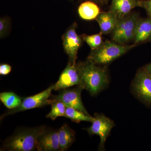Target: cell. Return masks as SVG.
Returning a JSON list of instances; mask_svg holds the SVG:
<instances>
[{
	"label": "cell",
	"mask_w": 151,
	"mask_h": 151,
	"mask_svg": "<svg viewBox=\"0 0 151 151\" xmlns=\"http://www.w3.org/2000/svg\"><path fill=\"white\" fill-rule=\"evenodd\" d=\"M77 66L81 80L79 86L91 95H97L108 86L110 81L106 67L98 66L88 60Z\"/></svg>",
	"instance_id": "1"
},
{
	"label": "cell",
	"mask_w": 151,
	"mask_h": 151,
	"mask_svg": "<svg viewBox=\"0 0 151 151\" xmlns=\"http://www.w3.org/2000/svg\"><path fill=\"white\" fill-rule=\"evenodd\" d=\"M44 126L19 130L6 139L3 150L9 151L37 150V140L46 129Z\"/></svg>",
	"instance_id": "2"
},
{
	"label": "cell",
	"mask_w": 151,
	"mask_h": 151,
	"mask_svg": "<svg viewBox=\"0 0 151 151\" xmlns=\"http://www.w3.org/2000/svg\"><path fill=\"white\" fill-rule=\"evenodd\" d=\"M136 45H125L105 41L98 48L91 50L87 60L98 65H107L134 48Z\"/></svg>",
	"instance_id": "3"
},
{
	"label": "cell",
	"mask_w": 151,
	"mask_h": 151,
	"mask_svg": "<svg viewBox=\"0 0 151 151\" xmlns=\"http://www.w3.org/2000/svg\"><path fill=\"white\" fill-rule=\"evenodd\" d=\"M139 15L137 13L129 14L119 20L112 32V39L119 44L125 45L134 40L135 30Z\"/></svg>",
	"instance_id": "4"
},
{
	"label": "cell",
	"mask_w": 151,
	"mask_h": 151,
	"mask_svg": "<svg viewBox=\"0 0 151 151\" xmlns=\"http://www.w3.org/2000/svg\"><path fill=\"white\" fill-rule=\"evenodd\" d=\"M132 87L137 98L146 106L151 108V75L145 67L137 72Z\"/></svg>",
	"instance_id": "5"
},
{
	"label": "cell",
	"mask_w": 151,
	"mask_h": 151,
	"mask_svg": "<svg viewBox=\"0 0 151 151\" xmlns=\"http://www.w3.org/2000/svg\"><path fill=\"white\" fill-rule=\"evenodd\" d=\"M53 90H54V85H51L38 94L26 97L23 100L21 105L18 108L10 110L2 115L1 120L14 113L51 105L52 101L50 98L51 97L52 91Z\"/></svg>",
	"instance_id": "6"
},
{
	"label": "cell",
	"mask_w": 151,
	"mask_h": 151,
	"mask_svg": "<svg viewBox=\"0 0 151 151\" xmlns=\"http://www.w3.org/2000/svg\"><path fill=\"white\" fill-rule=\"evenodd\" d=\"M94 118L92 125L86 130L90 135H97L100 137L99 150H103L105 142L115 124L113 120L103 114L95 113Z\"/></svg>",
	"instance_id": "7"
},
{
	"label": "cell",
	"mask_w": 151,
	"mask_h": 151,
	"mask_svg": "<svg viewBox=\"0 0 151 151\" xmlns=\"http://www.w3.org/2000/svg\"><path fill=\"white\" fill-rule=\"evenodd\" d=\"M83 87L78 85L73 89H67L60 90L59 94L50 97L51 101H58L65 104L66 107H70L83 112L86 115H90L84 107L81 98V92Z\"/></svg>",
	"instance_id": "8"
},
{
	"label": "cell",
	"mask_w": 151,
	"mask_h": 151,
	"mask_svg": "<svg viewBox=\"0 0 151 151\" xmlns=\"http://www.w3.org/2000/svg\"><path fill=\"white\" fill-rule=\"evenodd\" d=\"M77 24L73 23L62 37L64 50L69 58V62L76 63L77 52L81 46L82 40L76 32Z\"/></svg>",
	"instance_id": "9"
},
{
	"label": "cell",
	"mask_w": 151,
	"mask_h": 151,
	"mask_svg": "<svg viewBox=\"0 0 151 151\" xmlns=\"http://www.w3.org/2000/svg\"><path fill=\"white\" fill-rule=\"evenodd\" d=\"M81 83L77 64L68 62L67 66L60 76L58 81L54 85L55 91H59L70 88Z\"/></svg>",
	"instance_id": "10"
},
{
	"label": "cell",
	"mask_w": 151,
	"mask_h": 151,
	"mask_svg": "<svg viewBox=\"0 0 151 151\" xmlns=\"http://www.w3.org/2000/svg\"><path fill=\"white\" fill-rule=\"evenodd\" d=\"M37 151H60L58 130L46 129L42 132L37 138Z\"/></svg>",
	"instance_id": "11"
},
{
	"label": "cell",
	"mask_w": 151,
	"mask_h": 151,
	"mask_svg": "<svg viewBox=\"0 0 151 151\" xmlns=\"http://www.w3.org/2000/svg\"><path fill=\"white\" fill-rule=\"evenodd\" d=\"M138 7H140V0H112L109 11L116 14L120 19Z\"/></svg>",
	"instance_id": "12"
},
{
	"label": "cell",
	"mask_w": 151,
	"mask_h": 151,
	"mask_svg": "<svg viewBox=\"0 0 151 151\" xmlns=\"http://www.w3.org/2000/svg\"><path fill=\"white\" fill-rule=\"evenodd\" d=\"M95 19L99 24L100 32L103 35L112 33L120 20L116 14L109 11L100 12Z\"/></svg>",
	"instance_id": "13"
},
{
	"label": "cell",
	"mask_w": 151,
	"mask_h": 151,
	"mask_svg": "<svg viewBox=\"0 0 151 151\" xmlns=\"http://www.w3.org/2000/svg\"><path fill=\"white\" fill-rule=\"evenodd\" d=\"M134 44L151 41V19L139 18L136 26Z\"/></svg>",
	"instance_id": "14"
},
{
	"label": "cell",
	"mask_w": 151,
	"mask_h": 151,
	"mask_svg": "<svg viewBox=\"0 0 151 151\" xmlns=\"http://www.w3.org/2000/svg\"><path fill=\"white\" fill-rule=\"evenodd\" d=\"M78 12L79 17L85 20L96 19L101 12L97 4L89 1L81 3L78 7Z\"/></svg>",
	"instance_id": "15"
},
{
	"label": "cell",
	"mask_w": 151,
	"mask_h": 151,
	"mask_svg": "<svg viewBox=\"0 0 151 151\" xmlns=\"http://www.w3.org/2000/svg\"><path fill=\"white\" fill-rule=\"evenodd\" d=\"M60 151L66 150L75 139V133L69 126L64 124L58 129Z\"/></svg>",
	"instance_id": "16"
},
{
	"label": "cell",
	"mask_w": 151,
	"mask_h": 151,
	"mask_svg": "<svg viewBox=\"0 0 151 151\" xmlns=\"http://www.w3.org/2000/svg\"><path fill=\"white\" fill-rule=\"evenodd\" d=\"M0 100L9 110L18 108L21 105V98L13 92H4L0 94Z\"/></svg>",
	"instance_id": "17"
},
{
	"label": "cell",
	"mask_w": 151,
	"mask_h": 151,
	"mask_svg": "<svg viewBox=\"0 0 151 151\" xmlns=\"http://www.w3.org/2000/svg\"><path fill=\"white\" fill-rule=\"evenodd\" d=\"M65 117L70 119L73 122L78 123L81 122L92 123L94 120V117L86 115L79 110L70 107H66Z\"/></svg>",
	"instance_id": "18"
},
{
	"label": "cell",
	"mask_w": 151,
	"mask_h": 151,
	"mask_svg": "<svg viewBox=\"0 0 151 151\" xmlns=\"http://www.w3.org/2000/svg\"><path fill=\"white\" fill-rule=\"evenodd\" d=\"M51 110L46 116L47 118L55 120L58 117H65L66 107L60 101H52Z\"/></svg>",
	"instance_id": "19"
},
{
	"label": "cell",
	"mask_w": 151,
	"mask_h": 151,
	"mask_svg": "<svg viewBox=\"0 0 151 151\" xmlns=\"http://www.w3.org/2000/svg\"><path fill=\"white\" fill-rule=\"evenodd\" d=\"M103 34L101 32L91 35H84L83 39L87 43L91 50L96 49L102 45L104 42L102 39Z\"/></svg>",
	"instance_id": "20"
},
{
	"label": "cell",
	"mask_w": 151,
	"mask_h": 151,
	"mask_svg": "<svg viewBox=\"0 0 151 151\" xmlns=\"http://www.w3.org/2000/svg\"><path fill=\"white\" fill-rule=\"evenodd\" d=\"M9 28V22L6 19H0V38H3L8 32Z\"/></svg>",
	"instance_id": "21"
},
{
	"label": "cell",
	"mask_w": 151,
	"mask_h": 151,
	"mask_svg": "<svg viewBox=\"0 0 151 151\" xmlns=\"http://www.w3.org/2000/svg\"><path fill=\"white\" fill-rule=\"evenodd\" d=\"M140 7L145 10L147 16L151 19V0H140Z\"/></svg>",
	"instance_id": "22"
},
{
	"label": "cell",
	"mask_w": 151,
	"mask_h": 151,
	"mask_svg": "<svg viewBox=\"0 0 151 151\" xmlns=\"http://www.w3.org/2000/svg\"><path fill=\"white\" fill-rule=\"evenodd\" d=\"M12 67L6 64H2L0 65V74L1 75H6L11 72Z\"/></svg>",
	"instance_id": "23"
},
{
	"label": "cell",
	"mask_w": 151,
	"mask_h": 151,
	"mask_svg": "<svg viewBox=\"0 0 151 151\" xmlns=\"http://www.w3.org/2000/svg\"><path fill=\"white\" fill-rule=\"evenodd\" d=\"M86 1H92L96 3L97 4L104 5L108 4L109 0H86Z\"/></svg>",
	"instance_id": "24"
},
{
	"label": "cell",
	"mask_w": 151,
	"mask_h": 151,
	"mask_svg": "<svg viewBox=\"0 0 151 151\" xmlns=\"http://www.w3.org/2000/svg\"><path fill=\"white\" fill-rule=\"evenodd\" d=\"M146 70L151 75V62L144 66Z\"/></svg>",
	"instance_id": "25"
}]
</instances>
